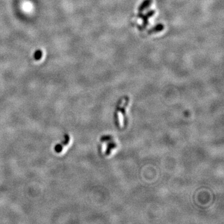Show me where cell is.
<instances>
[{
    "instance_id": "cell-1",
    "label": "cell",
    "mask_w": 224,
    "mask_h": 224,
    "mask_svg": "<svg viewBox=\"0 0 224 224\" xmlns=\"http://www.w3.org/2000/svg\"><path fill=\"white\" fill-rule=\"evenodd\" d=\"M164 28V26H163V24H157L156 26H155L154 28H153L150 32L149 33H157L163 30V29Z\"/></svg>"
},
{
    "instance_id": "cell-2",
    "label": "cell",
    "mask_w": 224,
    "mask_h": 224,
    "mask_svg": "<svg viewBox=\"0 0 224 224\" xmlns=\"http://www.w3.org/2000/svg\"><path fill=\"white\" fill-rule=\"evenodd\" d=\"M151 3V0H146L145 2H144L141 5L140 8V9L141 11H143V9H146L149 6H150V4Z\"/></svg>"
}]
</instances>
